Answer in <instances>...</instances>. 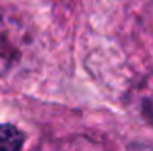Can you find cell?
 I'll use <instances>...</instances> for the list:
<instances>
[{
    "label": "cell",
    "mask_w": 153,
    "mask_h": 151,
    "mask_svg": "<svg viewBox=\"0 0 153 151\" xmlns=\"http://www.w3.org/2000/svg\"><path fill=\"white\" fill-rule=\"evenodd\" d=\"M23 146V133L14 124L0 126V151H14Z\"/></svg>",
    "instance_id": "3"
},
{
    "label": "cell",
    "mask_w": 153,
    "mask_h": 151,
    "mask_svg": "<svg viewBox=\"0 0 153 151\" xmlns=\"http://www.w3.org/2000/svg\"><path fill=\"white\" fill-rule=\"evenodd\" d=\"M16 43L11 36L5 21L0 18V75H4L16 59Z\"/></svg>",
    "instance_id": "1"
},
{
    "label": "cell",
    "mask_w": 153,
    "mask_h": 151,
    "mask_svg": "<svg viewBox=\"0 0 153 151\" xmlns=\"http://www.w3.org/2000/svg\"><path fill=\"white\" fill-rule=\"evenodd\" d=\"M135 107L137 112L153 124V78L146 80L135 91Z\"/></svg>",
    "instance_id": "2"
}]
</instances>
